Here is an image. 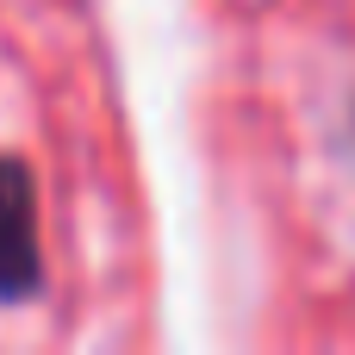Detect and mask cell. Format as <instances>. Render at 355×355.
Returning a JSON list of instances; mask_svg holds the SVG:
<instances>
[{"label":"cell","instance_id":"1","mask_svg":"<svg viewBox=\"0 0 355 355\" xmlns=\"http://www.w3.org/2000/svg\"><path fill=\"white\" fill-rule=\"evenodd\" d=\"M44 287L37 256V187L31 168L0 156V306H25Z\"/></svg>","mask_w":355,"mask_h":355}]
</instances>
